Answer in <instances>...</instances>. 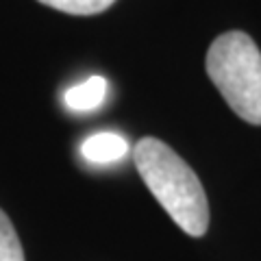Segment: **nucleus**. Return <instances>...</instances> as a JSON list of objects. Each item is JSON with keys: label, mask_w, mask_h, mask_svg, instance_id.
I'll return each instance as SVG.
<instances>
[{"label": "nucleus", "mask_w": 261, "mask_h": 261, "mask_svg": "<svg viewBox=\"0 0 261 261\" xmlns=\"http://www.w3.org/2000/svg\"><path fill=\"white\" fill-rule=\"evenodd\" d=\"M135 166L146 187L168 216L192 238L209 226V202L194 170L157 137H144L135 146Z\"/></svg>", "instance_id": "1"}, {"label": "nucleus", "mask_w": 261, "mask_h": 261, "mask_svg": "<svg viewBox=\"0 0 261 261\" xmlns=\"http://www.w3.org/2000/svg\"><path fill=\"white\" fill-rule=\"evenodd\" d=\"M205 68L228 107L248 124L261 126V53L252 37L242 31L216 37Z\"/></svg>", "instance_id": "2"}, {"label": "nucleus", "mask_w": 261, "mask_h": 261, "mask_svg": "<svg viewBox=\"0 0 261 261\" xmlns=\"http://www.w3.org/2000/svg\"><path fill=\"white\" fill-rule=\"evenodd\" d=\"M128 152V144L122 135L111 133V130H100L87 137L81 146V154L83 159L96 166H107V163H116L124 159Z\"/></svg>", "instance_id": "3"}, {"label": "nucleus", "mask_w": 261, "mask_h": 261, "mask_svg": "<svg viewBox=\"0 0 261 261\" xmlns=\"http://www.w3.org/2000/svg\"><path fill=\"white\" fill-rule=\"evenodd\" d=\"M107 81L102 76H89L83 83H79L74 87H70L65 92L63 100L65 107L76 111V113H87V111H96L107 98Z\"/></svg>", "instance_id": "4"}, {"label": "nucleus", "mask_w": 261, "mask_h": 261, "mask_svg": "<svg viewBox=\"0 0 261 261\" xmlns=\"http://www.w3.org/2000/svg\"><path fill=\"white\" fill-rule=\"evenodd\" d=\"M39 3L70 15H96L107 11L116 0H39Z\"/></svg>", "instance_id": "5"}, {"label": "nucleus", "mask_w": 261, "mask_h": 261, "mask_svg": "<svg viewBox=\"0 0 261 261\" xmlns=\"http://www.w3.org/2000/svg\"><path fill=\"white\" fill-rule=\"evenodd\" d=\"M0 261H24V250L9 216L0 209Z\"/></svg>", "instance_id": "6"}]
</instances>
